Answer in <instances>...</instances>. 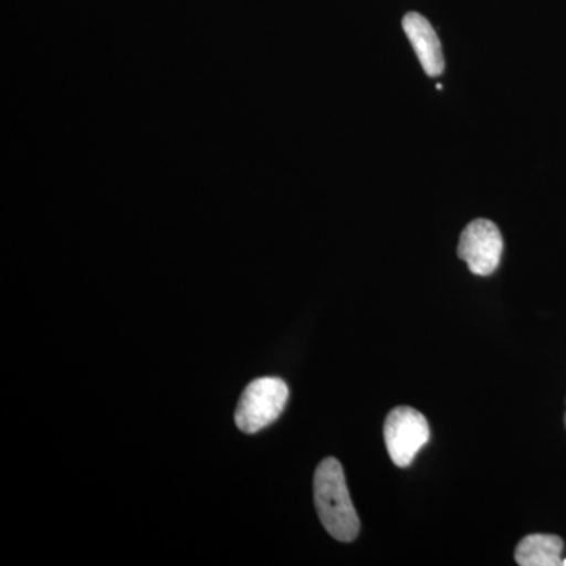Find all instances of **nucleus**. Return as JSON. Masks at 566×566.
<instances>
[{"label":"nucleus","instance_id":"1","mask_svg":"<svg viewBox=\"0 0 566 566\" xmlns=\"http://www.w3.org/2000/svg\"><path fill=\"white\" fill-rule=\"evenodd\" d=\"M314 494L324 528L338 542H353L359 535L360 521L346 485L344 468L335 458H326L316 468Z\"/></svg>","mask_w":566,"mask_h":566},{"label":"nucleus","instance_id":"7","mask_svg":"<svg viewBox=\"0 0 566 566\" xmlns=\"http://www.w3.org/2000/svg\"><path fill=\"white\" fill-rule=\"evenodd\" d=\"M562 566H566V558H564V560H562Z\"/></svg>","mask_w":566,"mask_h":566},{"label":"nucleus","instance_id":"5","mask_svg":"<svg viewBox=\"0 0 566 566\" xmlns=\"http://www.w3.org/2000/svg\"><path fill=\"white\" fill-rule=\"evenodd\" d=\"M403 31L411 41L424 73L430 77L441 76L446 66L444 55L433 25L422 14L412 11L403 18Z\"/></svg>","mask_w":566,"mask_h":566},{"label":"nucleus","instance_id":"6","mask_svg":"<svg viewBox=\"0 0 566 566\" xmlns=\"http://www.w3.org/2000/svg\"><path fill=\"white\" fill-rule=\"evenodd\" d=\"M564 542L557 535L534 534L521 539L515 551V560L521 566L562 565Z\"/></svg>","mask_w":566,"mask_h":566},{"label":"nucleus","instance_id":"8","mask_svg":"<svg viewBox=\"0 0 566 566\" xmlns=\"http://www.w3.org/2000/svg\"><path fill=\"white\" fill-rule=\"evenodd\" d=\"M565 427H566V415H565Z\"/></svg>","mask_w":566,"mask_h":566},{"label":"nucleus","instance_id":"4","mask_svg":"<svg viewBox=\"0 0 566 566\" xmlns=\"http://www.w3.org/2000/svg\"><path fill=\"white\" fill-rule=\"evenodd\" d=\"M504 240L501 230L488 219H476L463 230L458 244V256L468 263L472 274H493L501 263Z\"/></svg>","mask_w":566,"mask_h":566},{"label":"nucleus","instance_id":"2","mask_svg":"<svg viewBox=\"0 0 566 566\" xmlns=\"http://www.w3.org/2000/svg\"><path fill=\"white\" fill-rule=\"evenodd\" d=\"M289 394V386L281 378L255 379L241 395L234 422L244 433H259L281 417Z\"/></svg>","mask_w":566,"mask_h":566},{"label":"nucleus","instance_id":"3","mask_svg":"<svg viewBox=\"0 0 566 566\" xmlns=\"http://www.w3.org/2000/svg\"><path fill=\"white\" fill-rule=\"evenodd\" d=\"M428 439H430V424L417 409L398 406L387 416L385 442L390 460L398 468L405 469L411 465Z\"/></svg>","mask_w":566,"mask_h":566}]
</instances>
